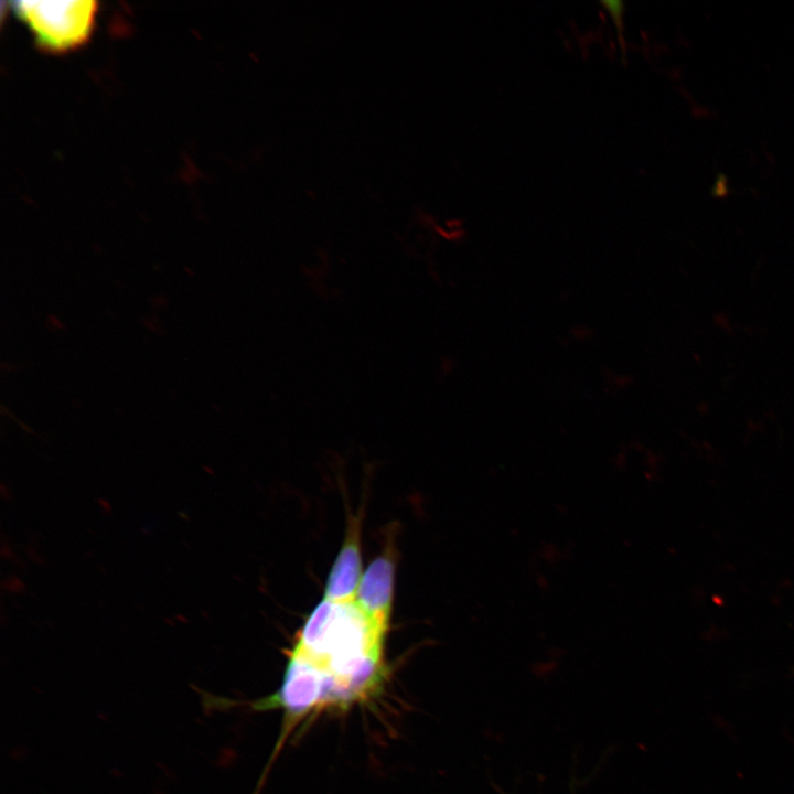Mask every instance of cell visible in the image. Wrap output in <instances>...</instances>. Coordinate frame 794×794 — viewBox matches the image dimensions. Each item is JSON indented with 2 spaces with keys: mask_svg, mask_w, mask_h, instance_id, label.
Here are the masks:
<instances>
[{
  "mask_svg": "<svg viewBox=\"0 0 794 794\" xmlns=\"http://www.w3.org/2000/svg\"><path fill=\"white\" fill-rule=\"evenodd\" d=\"M386 632L355 601L324 599L313 610L289 656L310 675L318 716L379 696L388 678Z\"/></svg>",
  "mask_w": 794,
  "mask_h": 794,
  "instance_id": "1",
  "label": "cell"
},
{
  "mask_svg": "<svg viewBox=\"0 0 794 794\" xmlns=\"http://www.w3.org/2000/svg\"><path fill=\"white\" fill-rule=\"evenodd\" d=\"M10 6L32 32L35 44L54 53L85 43L97 13V2L93 0L13 1Z\"/></svg>",
  "mask_w": 794,
  "mask_h": 794,
  "instance_id": "2",
  "label": "cell"
},
{
  "mask_svg": "<svg viewBox=\"0 0 794 794\" xmlns=\"http://www.w3.org/2000/svg\"><path fill=\"white\" fill-rule=\"evenodd\" d=\"M395 560L390 548L375 558L363 575L355 602L387 631L393 598Z\"/></svg>",
  "mask_w": 794,
  "mask_h": 794,
  "instance_id": "3",
  "label": "cell"
},
{
  "mask_svg": "<svg viewBox=\"0 0 794 794\" xmlns=\"http://www.w3.org/2000/svg\"><path fill=\"white\" fill-rule=\"evenodd\" d=\"M361 566L358 525L354 523L330 571L324 599L334 603L355 601L362 579Z\"/></svg>",
  "mask_w": 794,
  "mask_h": 794,
  "instance_id": "4",
  "label": "cell"
},
{
  "mask_svg": "<svg viewBox=\"0 0 794 794\" xmlns=\"http://www.w3.org/2000/svg\"><path fill=\"white\" fill-rule=\"evenodd\" d=\"M607 12L611 15L612 21L615 25L619 46L622 56H625V42H624V28H623V15L625 12L624 2L619 0H604L601 1Z\"/></svg>",
  "mask_w": 794,
  "mask_h": 794,
  "instance_id": "5",
  "label": "cell"
}]
</instances>
